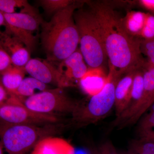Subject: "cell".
Masks as SVG:
<instances>
[{"instance_id": "cell-1", "label": "cell", "mask_w": 154, "mask_h": 154, "mask_svg": "<svg viewBox=\"0 0 154 154\" xmlns=\"http://www.w3.org/2000/svg\"><path fill=\"white\" fill-rule=\"evenodd\" d=\"M99 22L108 60L111 67L123 75L141 68L146 61L140 51L141 38L130 35L120 17L111 4L106 1H86Z\"/></svg>"}, {"instance_id": "cell-2", "label": "cell", "mask_w": 154, "mask_h": 154, "mask_svg": "<svg viewBox=\"0 0 154 154\" xmlns=\"http://www.w3.org/2000/svg\"><path fill=\"white\" fill-rule=\"evenodd\" d=\"M85 2L75 1L56 13L49 22H42L41 42L48 60L59 64L78 49L79 36L74 14Z\"/></svg>"}, {"instance_id": "cell-3", "label": "cell", "mask_w": 154, "mask_h": 154, "mask_svg": "<svg viewBox=\"0 0 154 154\" xmlns=\"http://www.w3.org/2000/svg\"><path fill=\"white\" fill-rule=\"evenodd\" d=\"M88 6L87 9L83 6L74 14L79 36V49L89 68L104 69L108 60L101 29L95 13Z\"/></svg>"}, {"instance_id": "cell-4", "label": "cell", "mask_w": 154, "mask_h": 154, "mask_svg": "<svg viewBox=\"0 0 154 154\" xmlns=\"http://www.w3.org/2000/svg\"><path fill=\"white\" fill-rule=\"evenodd\" d=\"M122 76L109 66L105 87L99 94L91 97L88 103H80L72 115V125L80 128L96 123L107 116L115 105L116 86Z\"/></svg>"}, {"instance_id": "cell-5", "label": "cell", "mask_w": 154, "mask_h": 154, "mask_svg": "<svg viewBox=\"0 0 154 154\" xmlns=\"http://www.w3.org/2000/svg\"><path fill=\"white\" fill-rule=\"evenodd\" d=\"M53 127L27 124H1V141L8 154H26L45 136L55 132Z\"/></svg>"}, {"instance_id": "cell-6", "label": "cell", "mask_w": 154, "mask_h": 154, "mask_svg": "<svg viewBox=\"0 0 154 154\" xmlns=\"http://www.w3.org/2000/svg\"><path fill=\"white\" fill-rule=\"evenodd\" d=\"M20 100L30 110L54 115L56 113L72 115L81 103L70 99L64 93L63 88H60L48 89Z\"/></svg>"}, {"instance_id": "cell-7", "label": "cell", "mask_w": 154, "mask_h": 154, "mask_svg": "<svg viewBox=\"0 0 154 154\" xmlns=\"http://www.w3.org/2000/svg\"><path fill=\"white\" fill-rule=\"evenodd\" d=\"M8 100L0 105L1 124L54 125L60 121L56 115L37 113L26 107L19 97L9 94Z\"/></svg>"}, {"instance_id": "cell-8", "label": "cell", "mask_w": 154, "mask_h": 154, "mask_svg": "<svg viewBox=\"0 0 154 154\" xmlns=\"http://www.w3.org/2000/svg\"><path fill=\"white\" fill-rule=\"evenodd\" d=\"M57 67L61 76L62 87L63 88L74 86L76 81L79 82L89 69L79 48L58 64Z\"/></svg>"}, {"instance_id": "cell-9", "label": "cell", "mask_w": 154, "mask_h": 154, "mask_svg": "<svg viewBox=\"0 0 154 154\" xmlns=\"http://www.w3.org/2000/svg\"><path fill=\"white\" fill-rule=\"evenodd\" d=\"M142 69L144 79L142 98L133 113L122 126L121 129L137 123L144 113L154 102V66L146 60Z\"/></svg>"}, {"instance_id": "cell-10", "label": "cell", "mask_w": 154, "mask_h": 154, "mask_svg": "<svg viewBox=\"0 0 154 154\" xmlns=\"http://www.w3.org/2000/svg\"><path fill=\"white\" fill-rule=\"evenodd\" d=\"M30 76L48 85L52 84L57 88L62 87L61 76L58 67L49 61L38 58L31 59L25 66Z\"/></svg>"}, {"instance_id": "cell-11", "label": "cell", "mask_w": 154, "mask_h": 154, "mask_svg": "<svg viewBox=\"0 0 154 154\" xmlns=\"http://www.w3.org/2000/svg\"><path fill=\"white\" fill-rule=\"evenodd\" d=\"M0 39V46L11 56L14 65L25 67L31 58L30 52L25 44L18 38L5 32H1Z\"/></svg>"}, {"instance_id": "cell-12", "label": "cell", "mask_w": 154, "mask_h": 154, "mask_svg": "<svg viewBox=\"0 0 154 154\" xmlns=\"http://www.w3.org/2000/svg\"><path fill=\"white\" fill-rule=\"evenodd\" d=\"M137 70L131 71L123 75L116 84L114 105L116 117L121 115L129 102L131 96L134 79Z\"/></svg>"}, {"instance_id": "cell-13", "label": "cell", "mask_w": 154, "mask_h": 154, "mask_svg": "<svg viewBox=\"0 0 154 154\" xmlns=\"http://www.w3.org/2000/svg\"><path fill=\"white\" fill-rule=\"evenodd\" d=\"M30 154H75V149L63 139L47 137L36 144Z\"/></svg>"}, {"instance_id": "cell-14", "label": "cell", "mask_w": 154, "mask_h": 154, "mask_svg": "<svg viewBox=\"0 0 154 154\" xmlns=\"http://www.w3.org/2000/svg\"><path fill=\"white\" fill-rule=\"evenodd\" d=\"M108 79L103 68H89L79 82L82 91L89 96L97 95L103 90Z\"/></svg>"}, {"instance_id": "cell-15", "label": "cell", "mask_w": 154, "mask_h": 154, "mask_svg": "<svg viewBox=\"0 0 154 154\" xmlns=\"http://www.w3.org/2000/svg\"><path fill=\"white\" fill-rule=\"evenodd\" d=\"M4 14L6 21L10 25L33 34L43 21L40 16L27 13Z\"/></svg>"}, {"instance_id": "cell-16", "label": "cell", "mask_w": 154, "mask_h": 154, "mask_svg": "<svg viewBox=\"0 0 154 154\" xmlns=\"http://www.w3.org/2000/svg\"><path fill=\"white\" fill-rule=\"evenodd\" d=\"M27 73L25 67L13 66L1 75V83L9 94H14Z\"/></svg>"}, {"instance_id": "cell-17", "label": "cell", "mask_w": 154, "mask_h": 154, "mask_svg": "<svg viewBox=\"0 0 154 154\" xmlns=\"http://www.w3.org/2000/svg\"><path fill=\"white\" fill-rule=\"evenodd\" d=\"M147 14L140 11H128L124 17L122 23L130 35L140 38L146 18Z\"/></svg>"}, {"instance_id": "cell-18", "label": "cell", "mask_w": 154, "mask_h": 154, "mask_svg": "<svg viewBox=\"0 0 154 154\" xmlns=\"http://www.w3.org/2000/svg\"><path fill=\"white\" fill-rule=\"evenodd\" d=\"M137 123V131L139 138L154 140V102Z\"/></svg>"}, {"instance_id": "cell-19", "label": "cell", "mask_w": 154, "mask_h": 154, "mask_svg": "<svg viewBox=\"0 0 154 154\" xmlns=\"http://www.w3.org/2000/svg\"><path fill=\"white\" fill-rule=\"evenodd\" d=\"M47 85L42 82L32 77L25 78L14 95L20 98L30 97L35 94L36 91L40 92L48 90Z\"/></svg>"}, {"instance_id": "cell-20", "label": "cell", "mask_w": 154, "mask_h": 154, "mask_svg": "<svg viewBox=\"0 0 154 154\" xmlns=\"http://www.w3.org/2000/svg\"><path fill=\"white\" fill-rule=\"evenodd\" d=\"M0 25L5 26V33L16 37L22 41L30 52L34 49L36 46V38L33 34L10 25L6 21V19L0 23Z\"/></svg>"}, {"instance_id": "cell-21", "label": "cell", "mask_w": 154, "mask_h": 154, "mask_svg": "<svg viewBox=\"0 0 154 154\" xmlns=\"http://www.w3.org/2000/svg\"><path fill=\"white\" fill-rule=\"evenodd\" d=\"M17 8L21 9L20 13L40 16L36 9L26 0H0V11L4 14H15Z\"/></svg>"}, {"instance_id": "cell-22", "label": "cell", "mask_w": 154, "mask_h": 154, "mask_svg": "<svg viewBox=\"0 0 154 154\" xmlns=\"http://www.w3.org/2000/svg\"><path fill=\"white\" fill-rule=\"evenodd\" d=\"M128 150L132 154H154V140L139 138L132 140Z\"/></svg>"}, {"instance_id": "cell-23", "label": "cell", "mask_w": 154, "mask_h": 154, "mask_svg": "<svg viewBox=\"0 0 154 154\" xmlns=\"http://www.w3.org/2000/svg\"><path fill=\"white\" fill-rule=\"evenodd\" d=\"M72 0H41L39 5L48 15H54L59 11L65 8L74 2Z\"/></svg>"}, {"instance_id": "cell-24", "label": "cell", "mask_w": 154, "mask_h": 154, "mask_svg": "<svg viewBox=\"0 0 154 154\" xmlns=\"http://www.w3.org/2000/svg\"><path fill=\"white\" fill-rule=\"evenodd\" d=\"M140 38L146 41L154 40V16L147 14L144 26L141 34Z\"/></svg>"}, {"instance_id": "cell-25", "label": "cell", "mask_w": 154, "mask_h": 154, "mask_svg": "<svg viewBox=\"0 0 154 154\" xmlns=\"http://www.w3.org/2000/svg\"><path fill=\"white\" fill-rule=\"evenodd\" d=\"M140 51L147 58V61L154 66V40L146 41L142 39L140 43Z\"/></svg>"}, {"instance_id": "cell-26", "label": "cell", "mask_w": 154, "mask_h": 154, "mask_svg": "<svg viewBox=\"0 0 154 154\" xmlns=\"http://www.w3.org/2000/svg\"><path fill=\"white\" fill-rule=\"evenodd\" d=\"M14 65L12 59L8 54L0 46V73L1 75Z\"/></svg>"}, {"instance_id": "cell-27", "label": "cell", "mask_w": 154, "mask_h": 154, "mask_svg": "<svg viewBox=\"0 0 154 154\" xmlns=\"http://www.w3.org/2000/svg\"><path fill=\"white\" fill-rule=\"evenodd\" d=\"M98 149L99 154H120L110 141H107L102 143Z\"/></svg>"}, {"instance_id": "cell-28", "label": "cell", "mask_w": 154, "mask_h": 154, "mask_svg": "<svg viewBox=\"0 0 154 154\" xmlns=\"http://www.w3.org/2000/svg\"><path fill=\"white\" fill-rule=\"evenodd\" d=\"M136 2L143 8L154 13V0H140Z\"/></svg>"}, {"instance_id": "cell-29", "label": "cell", "mask_w": 154, "mask_h": 154, "mask_svg": "<svg viewBox=\"0 0 154 154\" xmlns=\"http://www.w3.org/2000/svg\"><path fill=\"white\" fill-rule=\"evenodd\" d=\"M9 97L8 92L1 83L0 84V105L4 104L8 99Z\"/></svg>"}, {"instance_id": "cell-30", "label": "cell", "mask_w": 154, "mask_h": 154, "mask_svg": "<svg viewBox=\"0 0 154 154\" xmlns=\"http://www.w3.org/2000/svg\"><path fill=\"white\" fill-rule=\"evenodd\" d=\"M90 154H99L98 149L96 148L92 149L90 152Z\"/></svg>"}, {"instance_id": "cell-31", "label": "cell", "mask_w": 154, "mask_h": 154, "mask_svg": "<svg viewBox=\"0 0 154 154\" xmlns=\"http://www.w3.org/2000/svg\"><path fill=\"white\" fill-rule=\"evenodd\" d=\"M0 154H4L2 146L1 144H0Z\"/></svg>"}, {"instance_id": "cell-32", "label": "cell", "mask_w": 154, "mask_h": 154, "mask_svg": "<svg viewBox=\"0 0 154 154\" xmlns=\"http://www.w3.org/2000/svg\"><path fill=\"white\" fill-rule=\"evenodd\" d=\"M132 154V153H131V152H130L129 150H128V151L125 152L123 153L122 154Z\"/></svg>"}, {"instance_id": "cell-33", "label": "cell", "mask_w": 154, "mask_h": 154, "mask_svg": "<svg viewBox=\"0 0 154 154\" xmlns=\"http://www.w3.org/2000/svg\"><path fill=\"white\" fill-rule=\"evenodd\" d=\"M153 14H154V13H153Z\"/></svg>"}]
</instances>
